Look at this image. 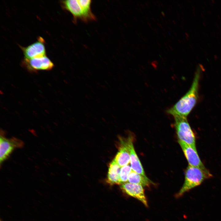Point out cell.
Instances as JSON below:
<instances>
[{
	"label": "cell",
	"mask_w": 221,
	"mask_h": 221,
	"mask_svg": "<svg viewBox=\"0 0 221 221\" xmlns=\"http://www.w3.org/2000/svg\"><path fill=\"white\" fill-rule=\"evenodd\" d=\"M204 68L199 64L197 68L191 86L188 91L176 104L167 111L174 117L187 118L195 106L198 98L199 82Z\"/></svg>",
	"instance_id": "1"
},
{
	"label": "cell",
	"mask_w": 221,
	"mask_h": 221,
	"mask_svg": "<svg viewBox=\"0 0 221 221\" xmlns=\"http://www.w3.org/2000/svg\"><path fill=\"white\" fill-rule=\"evenodd\" d=\"M60 3L62 7L72 15L74 22H76L78 20L87 22L96 19L91 11V0H63Z\"/></svg>",
	"instance_id": "2"
},
{
	"label": "cell",
	"mask_w": 221,
	"mask_h": 221,
	"mask_svg": "<svg viewBox=\"0 0 221 221\" xmlns=\"http://www.w3.org/2000/svg\"><path fill=\"white\" fill-rule=\"evenodd\" d=\"M212 176L208 170L188 165L185 174L184 183L176 195L179 197L195 187L200 185L205 180Z\"/></svg>",
	"instance_id": "3"
},
{
	"label": "cell",
	"mask_w": 221,
	"mask_h": 221,
	"mask_svg": "<svg viewBox=\"0 0 221 221\" xmlns=\"http://www.w3.org/2000/svg\"><path fill=\"white\" fill-rule=\"evenodd\" d=\"M174 126L179 140L196 149L195 134L188 122L187 118L176 117Z\"/></svg>",
	"instance_id": "4"
},
{
	"label": "cell",
	"mask_w": 221,
	"mask_h": 221,
	"mask_svg": "<svg viewBox=\"0 0 221 221\" xmlns=\"http://www.w3.org/2000/svg\"><path fill=\"white\" fill-rule=\"evenodd\" d=\"M24 143L21 140L13 137L7 138L4 137L3 133L0 137V165L10 156L13 150L16 148L23 147Z\"/></svg>",
	"instance_id": "5"
},
{
	"label": "cell",
	"mask_w": 221,
	"mask_h": 221,
	"mask_svg": "<svg viewBox=\"0 0 221 221\" xmlns=\"http://www.w3.org/2000/svg\"><path fill=\"white\" fill-rule=\"evenodd\" d=\"M22 64L30 71L49 70L54 66L53 63L46 55L30 59H24Z\"/></svg>",
	"instance_id": "6"
},
{
	"label": "cell",
	"mask_w": 221,
	"mask_h": 221,
	"mask_svg": "<svg viewBox=\"0 0 221 221\" xmlns=\"http://www.w3.org/2000/svg\"><path fill=\"white\" fill-rule=\"evenodd\" d=\"M44 40L39 37L37 41L26 47L21 46L24 59H30L46 55Z\"/></svg>",
	"instance_id": "7"
},
{
	"label": "cell",
	"mask_w": 221,
	"mask_h": 221,
	"mask_svg": "<svg viewBox=\"0 0 221 221\" xmlns=\"http://www.w3.org/2000/svg\"><path fill=\"white\" fill-rule=\"evenodd\" d=\"M120 188L126 194L138 200L145 206H148L144 190L142 185L126 182L121 184Z\"/></svg>",
	"instance_id": "8"
},
{
	"label": "cell",
	"mask_w": 221,
	"mask_h": 221,
	"mask_svg": "<svg viewBox=\"0 0 221 221\" xmlns=\"http://www.w3.org/2000/svg\"><path fill=\"white\" fill-rule=\"evenodd\" d=\"M178 142L183 152L189 165L204 170H207L201 161L196 149H193L183 141L178 140Z\"/></svg>",
	"instance_id": "9"
},
{
	"label": "cell",
	"mask_w": 221,
	"mask_h": 221,
	"mask_svg": "<svg viewBox=\"0 0 221 221\" xmlns=\"http://www.w3.org/2000/svg\"><path fill=\"white\" fill-rule=\"evenodd\" d=\"M121 139L129 152L130 166L132 170L146 176L143 167L134 150L132 138L130 136L127 139Z\"/></svg>",
	"instance_id": "10"
},
{
	"label": "cell",
	"mask_w": 221,
	"mask_h": 221,
	"mask_svg": "<svg viewBox=\"0 0 221 221\" xmlns=\"http://www.w3.org/2000/svg\"><path fill=\"white\" fill-rule=\"evenodd\" d=\"M121 167L114 160L109 164L107 182L110 185L121 184L119 173Z\"/></svg>",
	"instance_id": "11"
},
{
	"label": "cell",
	"mask_w": 221,
	"mask_h": 221,
	"mask_svg": "<svg viewBox=\"0 0 221 221\" xmlns=\"http://www.w3.org/2000/svg\"><path fill=\"white\" fill-rule=\"evenodd\" d=\"M118 151L114 159L121 167L129 165L130 163L129 152L121 139Z\"/></svg>",
	"instance_id": "12"
},
{
	"label": "cell",
	"mask_w": 221,
	"mask_h": 221,
	"mask_svg": "<svg viewBox=\"0 0 221 221\" xmlns=\"http://www.w3.org/2000/svg\"><path fill=\"white\" fill-rule=\"evenodd\" d=\"M128 181L129 183L141 185L143 187H149L153 183L146 176H143L133 170L129 175Z\"/></svg>",
	"instance_id": "13"
},
{
	"label": "cell",
	"mask_w": 221,
	"mask_h": 221,
	"mask_svg": "<svg viewBox=\"0 0 221 221\" xmlns=\"http://www.w3.org/2000/svg\"><path fill=\"white\" fill-rule=\"evenodd\" d=\"M132 170L131 166L129 165L121 168L119 173L121 184L127 182L129 175Z\"/></svg>",
	"instance_id": "14"
},
{
	"label": "cell",
	"mask_w": 221,
	"mask_h": 221,
	"mask_svg": "<svg viewBox=\"0 0 221 221\" xmlns=\"http://www.w3.org/2000/svg\"><path fill=\"white\" fill-rule=\"evenodd\" d=\"M147 23L148 25L150 27V28L151 29H152L153 31L154 28H153L150 23L149 21H148L147 22Z\"/></svg>",
	"instance_id": "15"
},
{
	"label": "cell",
	"mask_w": 221,
	"mask_h": 221,
	"mask_svg": "<svg viewBox=\"0 0 221 221\" xmlns=\"http://www.w3.org/2000/svg\"><path fill=\"white\" fill-rule=\"evenodd\" d=\"M167 44L168 45L169 48L170 49L171 51H173V49L172 47L169 44L167 43Z\"/></svg>",
	"instance_id": "16"
},
{
	"label": "cell",
	"mask_w": 221,
	"mask_h": 221,
	"mask_svg": "<svg viewBox=\"0 0 221 221\" xmlns=\"http://www.w3.org/2000/svg\"><path fill=\"white\" fill-rule=\"evenodd\" d=\"M142 38L144 41L146 42L148 41L146 37L142 36Z\"/></svg>",
	"instance_id": "17"
},
{
	"label": "cell",
	"mask_w": 221,
	"mask_h": 221,
	"mask_svg": "<svg viewBox=\"0 0 221 221\" xmlns=\"http://www.w3.org/2000/svg\"><path fill=\"white\" fill-rule=\"evenodd\" d=\"M157 25L159 27H161V29H164L163 27L162 26V25L161 24L157 23Z\"/></svg>",
	"instance_id": "18"
},
{
	"label": "cell",
	"mask_w": 221,
	"mask_h": 221,
	"mask_svg": "<svg viewBox=\"0 0 221 221\" xmlns=\"http://www.w3.org/2000/svg\"><path fill=\"white\" fill-rule=\"evenodd\" d=\"M164 44L165 45V46H166V48L167 49V50H169V47L168 46V45L165 42Z\"/></svg>",
	"instance_id": "19"
},
{
	"label": "cell",
	"mask_w": 221,
	"mask_h": 221,
	"mask_svg": "<svg viewBox=\"0 0 221 221\" xmlns=\"http://www.w3.org/2000/svg\"><path fill=\"white\" fill-rule=\"evenodd\" d=\"M153 31L154 32L156 33L157 34L158 33V30H157L156 29H154Z\"/></svg>",
	"instance_id": "20"
},
{
	"label": "cell",
	"mask_w": 221,
	"mask_h": 221,
	"mask_svg": "<svg viewBox=\"0 0 221 221\" xmlns=\"http://www.w3.org/2000/svg\"><path fill=\"white\" fill-rule=\"evenodd\" d=\"M140 6L143 9H145V7L144 4H140Z\"/></svg>",
	"instance_id": "21"
},
{
	"label": "cell",
	"mask_w": 221,
	"mask_h": 221,
	"mask_svg": "<svg viewBox=\"0 0 221 221\" xmlns=\"http://www.w3.org/2000/svg\"><path fill=\"white\" fill-rule=\"evenodd\" d=\"M161 14L162 16L163 17H165V13H164L163 11L161 12Z\"/></svg>",
	"instance_id": "22"
},
{
	"label": "cell",
	"mask_w": 221,
	"mask_h": 221,
	"mask_svg": "<svg viewBox=\"0 0 221 221\" xmlns=\"http://www.w3.org/2000/svg\"><path fill=\"white\" fill-rule=\"evenodd\" d=\"M160 5H161V6L163 8V7H164V5H163V4L162 3V2H160Z\"/></svg>",
	"instance_id": "23"
},
{
	"label": "cell",
	"mask_w": 221,
	"mask_h": 221,
	"mask_svg": "<svg viewBox=\"0 0 221 221\" xmlns=\"http://www.w3.org/2000/svg\"><path fill=\"white\" fill-rule=\"evenodd\" d=\"M145 5L148 8H149V5L147 4V2H145Z\"/></svg>",
	"instance_id": "24"
},
{
	"label": "cell",
	"mask_w": 221,
	"mask_h": 221,
	"mask_svg": "<svg viewBox=\"0 0 221 221\" xmlns=\"http://www.w3.org/2000/svg\"><path fill=\"white\" fill-rule=\"evenodd\" d=\"M151 19L152 20L153 22H156L155 19L154 18H153V17H152V18H151Z\"/></svg>",
	"instance_id": "25"
},
{
	"label": "cell",
	"mask_w": 221,
	"mask_h": 221,
	"mask_svg": "<svg viewBox=\"0 0 221 221\" xmlns=\"http://www.w3.org/2000/svg\"><path fill=\"white\" fill-rule=\"evenodd\" d=\"M136 50H137V51H140V50L139 48L138 47H136Z\"/></svg>",
	"instance_id": "26"
},
{
	"label": "cell",
	"mask_w": 221,
	"mask_h": 221,
	"mask_svg": "<svg viewBox=\"0 0 221 221\" xmlns=\"http://www.w3.org/2000/svg\"><path fill=\"white\" fill-rule=\"evenodd\" d=\"M157 43L158 45L159 46V47H161V45L160 44V43L158 42V41H157Z\"/></svg>",
	"instance_id": "27"
},
{
	"label": "cell",
	"mask_w": 221,
	"mask_h": 221,
	"mask_svg": "<svg viewBox=\"0 0 221 221\" xmlns=\"http://www.w3.org/2000/svg\"><path fill=\"white\" fill-rule=\"evenodd\" d=\"M142 47V48H143L145 49V45H141Z\"/></svg>",
	"instance_id": "28"
},
{
	"label": "cell",
	"mask_w": 221,
	"mask_h": 221,
	"mask_svg": "<svg viewBox=\"0 0 221 221\" xmlns=\"http://www.w3.org/2000/svg\"><path fill=\"white\" fill-rule=\"evenodd\" d=\"M138 35L140 36L141 37H142L143 36L142 34V33H139V34H138Z\"/></svg>",
	"instance_id": "29"
},
{
	"label": "cell",
	"mask_w": 221,
	"mask_h": 221,
	"mask_svg": "<svg viewBox=\"0 0 221 221\" xmlns=\"http://www.w3.org/2000/svg\"><path fill=\"white\" fill-rule=\"evenodd\" d=\"M157 52L158 53H160V54H161V51L159 50H158V49L157 50Z\"/></svg>",
	"instance_id": "30"
},
{
	"label": "cell",
	"mask_w": 221,
	"mask_h": 221,
	"mask_svg": "<svg viewBox=\"0 0 221 221\" xmlns=\"http://www.w3.org/2000/svg\"><path fill=\"white\" fill-rule=\"evenodd\" d=\"M139 11L140 12H141L142 14H143V12L139 8Z\"/></svg>",
	"instance_id": "31"
},
{
	"label": "cell",
	"mask_w": 221,
	"mask_h": 221,
	"mask_svg": "<svg viewBox=\"0 0 221 221\" xmlns=\"http://www.w3.org/2000/svg\"><path fill=\"white\" fill-rule=\"evenodd\" d=\"M173 31L174 34H175L176 36L177 35V34L174 31Z\"/></svg>",
	"instance_id": "32"
},
{
	"label": "cell",
	"mask_w": 221,
	"mask_h": 221,
	"mask_svg": "<svg viewBox=\"0 0 221 221\" xmlns=\"http://www.w3.org/2000/svg\"><path fill=\"white\" fill-rule=\"evenodd\" d=\"M160 17L161 20L162 21H163V17H162L161 16H160Z\"/></svg>",
	"instance_id": "33"
},
{
	"label": "cell",
	"mask_w": 221,
	"mask_h": 221,
	"mask_svg": "<svg viewBox=\"0 0 221 221\" xmlns=\"http://www.w3.org/2000/svg\"><path fill=\"white\" fill-rule=\"evenodd\" d=\"M168 21L171 24L172 23V21L170 19H169Z\"/></svg>",
	"instance_id": "34"
},
{
	"label": "cell",
	"mask_w": 221,
	"mask_h": 221,
	"mask_svg": "<svg viewBox=\"0 0 221 221\" xmlns=\"http://www.w3.org/2000/svg\"><path fill=\"white\" fill-rule=\"evenodd\" d=\"M153 4H154V5L155 6H157V4H156V2H153Z\"/></svg>",
	"instance_id": "35"
},
{
	"label": "cell",
	"mask_w": 221,
	"mask_h": 221,
	"mask_svg": "<svg viewBox=\"0 0 221 221\" xmlns=\"http://www.w3.org/2000/svg\"><path fill=\"white\" fill-rule=\"evenodd\" d=\"M173 22L174 25H176V22L174 20H173Z\"/></svg>",
	"instance_id": "36"
},
{
	"label": "cell",
	"mask_w": 221,
	"mask_h": 221,
	"mask_svg": "<svg viewBox=\"0 0 221 221\" xmlns=\"http://www.w3.org/2000/svg\"><path fill=\"white\" fill-rule=\"evenodd\" d=\"M168 41L169 42V44H172V42L169 39L168 40Z\"/></svg>",
	"instance_id": "37"
},
{
	"label": "cell",
	"mask_w": 221,
	"mask_h": 221,
	"mask_svg": "<svg viewBox=\"0 0 221 221\" xmlns=\"http://www.w3.org/2000/svg\"><path fill=\"white\" fill-rule=\"evenodd\" d=\"M134 18L136 21H138V20L136 17H134Z\"/></svg>",
	"instance_id": "38"
},
{
	"label": "cell",
	"mask_w": 221,
	"mask_h": 221,
	"mask_svg": "<svg viewBox=\"0 0 221 221\" xmlns=\"http://www.w3.org/2000/svg\"><path fill=\"white\" fill-rule=\"evenodd\" d=\"M168 10L169 12L170 13H171V10L169 8H168Z\"/></svg>",
	"instance_id": "39"
},
{
	"label": "cell",
	"mask_w": 221,
	"mask_h": 221,
	"mask_svg": "<svg viewBox=\"0 0 221 221\" xmlns=\"http://www.w3.org/2000/svg\"><path fill=\"white\" fill-rule=\"evenodd\" d=\"M165 22L166 25H167L168 24V22H167V21L166 20H165Z\"/></svg>",
	"instance_id": "40"
},
{
	"label": "cell",
	"mask_w": 221,
	"mask_h": 221,
	"mask_svg": "<svg viewBox=\"0 0 221 221\" xmlns=\"http://www.w3.org/2000/svg\"><path fill=\"white\" fill-rule=\"evenodd\" d=\"M168 28H169V29L170 31H172V29H171L170 27H168Z\"/></svg>",
	"instance_id": "41"
},
{
	"label": "cell",
	"mask_w": 221,
	"mask_h": 221,
	"mask_svg": "<svg viewBox=\"0 0 221 221\" xmlns=\"http://www.w3.org/2000/svg\"><path fill=\"white\" fill-rule=\"evenodd\" d=\"M136 10L138 12H140L139 9L136 8Z\"/></svg>",
	"instance_id": "42"
},
{
	"label": "cell",
	"mask_w": 221,
	"mask_h": 221,
	"mask_svg": "<svg viewBox=\"0 0 221 221\" xmlns=\"http://www.w3.org/2000/svg\"><path fill=\"white\" fill-rule=\"evenodd\" d=\"M171 38H172V39H175L174 37L173 36H171Z\"/></svg>",
	"instance_id": "43"
},
{
	"label": "cell",
	"mask_w": 221,
	"mask_h": 221,
	"mask_svg": "<svg viewBox=\"0 0 221 221\" xmlns=\"http://www.w3.org/2000/svg\"><path fill=\"white\" fill-rule=\"evenodd\" d=\"M149 13L151 15H153V14L152 13V12H151V11H149Z\"/></svg>",
	"instance_id": "44"
},
{
	"label": "cell",
	"mask_w": 221,
	"mask_h": 221,
	"mask_svg": "<svg viewBox=\"0 0 221 221\" xmlns=\"http://www.w3.org/2000/svg\"><path fill=\"white\" fill-rule=\"evenodd\" d=\"M162 34L163 36H164V37H166V36L165 34L164 33H163Z\"/></svg>",
	"instance_id": "45"
},
{
	"label": "cell",
	"mask_w": 221,
	"mask_h": 221,
	"mask_svg": "<svg viewBox=\"0 0 221 221\" xmlns=\"http://www.w3.org/2000/svg\"><path fill=\"white\" fill-rule=\"evenodd\" d=\"M147 4L149 5L150 6V3L149 2H147Z\"/></svg>",
	"instance_id": "46"
},
{
	"label": "cell",
	"mask_w": 221,
	"mask_h": 221,
	"mask_svg": "<svg viewBox=\"0 0 221 221\" xmlns=\"http://www.w3.org/2000/svg\"><path fill=\"white\" fill-rule=\"evenodd\" d=\"M137 5H138V7H141L140 5L139 4H138V3L137 4Z\"/></svg>",
	"instance_id": "47"
},
{
	"label": "cell",
	"mask_w": 221,
	"mask_h": 221,
	"mask_svg": "<svg viewBox=\"0 0 221 221\" xmlns=\"http://www.w3.org/2000/svg\"><path fill=\"white\" fill-rule=\"evenodd\" d=\"M153 62H154L155 63H156V64H157V63H158L157 61H153Z\"/></svg>",
	"instance_id": "48"
},
{
	"label": "cell",
	"mask_w": 221,
	"mask_h": 221,
	"mask_svg": "<svg viewBox=\"0 0 221 221\" xmlns=\"http://www.w3.org/2000/svg\"><path fill=\"white\" fill-rule=\"evenodd\" d=\"M153 34L154 35H156V33L154 32H153Z\"/></svg>",
	"instance_id": "49"
},
{
	"label": "cell",
	"mask_w": 221,
	"mask_h": 221,
	"mask_svg": "<svg viewBox=\"0 0 221 221\" xmlns=\"http://www.w3.org/2000/svg\"><path fill=\"white\" fill-rule=\"evenodd\" d=\"M146 19H147V21H149V19L148 17H147V18H146Z\"/></svg>",
	"instance_id": "50"
},
{
	"label": "cell",
	"mask_w": 221,
	"mask_h": 221,
	"mask_svg": "<svg viewBox=\"0 0 221 221\" xmlns=\"http://www.w3.org/2000/svg\"><path fill=\"white\" fill-rule=\"evenodd\" d=\"M157 38L158 39H160V37L159 36H157Z\"/></svg>",
	"instance_id": "51"
},
{
	"label": "cell",
	"mask_w": 221,
	"mask_h": 221,
	"mask_svg": "<svg viewBox=\"0 0 221 221\" xmlns=\"http://www.w3.org/2000/svg\"><path fill=\"white\" fill-rule=\"evenodd\" d=\"M164 52H165L166 54H167V52L165 50H164Z\"/></svg>",
	"instance_id": "52"
},
{
	"label": "cell",
	"mask_w": 221,
	"mask_h": 221,
	"mask_svg": "<svg viewBox=\"0 0 221 221\" xmlns=\"http://www.w3.org/2000/svg\"><path fill=\"white\" fill-rule=\"evenodd\" d=\"M170 7L171 9H172V10H173V7H172L171 6H170Z\"/></svg>",
	"instance_id": "53"
},
{
	"label": "cell",
	"mask_w": 221,
	"mask_h": 221,
	"mask_svg": "<svg viewBox=\"0 0 221 221\" xmlns=\"http://www.w3.org/2000/svg\"><path fill=\"white\" fill-rule=\"evenodd\" d=\"M153 14H154V15H156V14L155 12H153Z\"/></svg>",
	"instance_id": "54"
},
{
	"label": "cell",
	"mask_w": 221,
	"mask_h": 221,
	"mask_svg": "<svg viewBox=\"0 0 221 221\" xmlns=\"http://www.w3.org/2000/svg\"><path fill=\"white\" fill-rule=\"evenodd\" d=\"M163 31H164V32H165V33H166V31L165 30V29H163Z\"/></svg>",
	"instance_id": "55"
},
{
	"label": "cell",
	"mask_w": 221,
	"mask_h": 221,
	"mask_svg": "<svg viewBox=\"0 0 221 221\" xmlns=\"http://www.w3.org/2000/svg\"><path fill=\"white\" fill-rule=\"evenodd\" d=\"M135 33H136V34H138V33L137 31H135Z\"/></svg>",
	"instance_id": "56"
},
{
	"label": "cell",
	"mask_w": 221,
	"mask_h": 221,
	"mask_svg": "<svg viewBox=\"0 0 221 221\" xmlns=\"http://www.w3.org/2000/svg\"><path fill=\"white\" fill-rule=\"evenodd\" d=\"M176 12L177 14H178V15H178V14H178V13L177 11H176Z\"/></svg>",
	"instance_id": "57"
},
{
	"label": "cell",
	"mask_w": 221,
	"mask_h": 221,
	"mask_svg": "<svg viewBox=\"0 0 221 221\" xmlns=\"http://www.w3.org/2000/svg\"><path fill=\"white\" fill-rule=\"evenodd\" d=\"M138 40L139 41H140L141 42L142 41L140 39L138 38Z\"/></svg>",
	"instance_id": "58"
},
{
	"label": "cell",
	"mask_w": 221,
	"mask_h": 221,
	"mask_svg": "<svg viewBox=\"0 0 221 221\" xmlns=\"http://www.w3.org/2000/svg\"><path fill=\"white\" fill-rule=\"evenodd\" d=\"M157 21H158V22H159V19H158L157 18Z\"/></svg>",
	"instance_id": "59"
},
{
	"label": "cell",
	"mask_w": 221,
	"mask_h": 221,
	"mask_svg": "<svg viewBox=\"0 0 221 221\" xmlns=\"http://www.w3.org/2000/svg\"><path fill=\"white\" fill-rule=\"evenodd\" d=\"M145 12V14H147V13H146V12Z\"/></svg>",
	"instance_id": "60"
}]
</instances>
